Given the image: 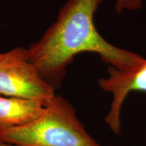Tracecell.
Wrapping results in <instances>:
<instances>
[{"mask_svg":"<svg viewBox=\"0 0 146 146\" xmlns=\"http://www.w3.org/2000/svg\"><path fill=\"white\" fill-rule=\"evenodd\" d=\"M102 1L68 0L55 23L27 49L29 61L55 89L64 78L67 66L81 53L98 54L109 66L123 70L135 68L145 59L111 44L99 33L94 15Z\"/></svg>","mask_w":146,"mask_h":146,"instance_id":"6da1fadb","label":"cell"},{"mask_svg":"<svg viewBox=\"0 0 146 146\" xmlns=\"http://www.w3.org/2000/svg\"><path fill=\"white\" fill-rule=\"evenodd\" d=\"M0 141L18 146H102L87 133L66 100L56 96L34 121L0 128Z\"/></svg>","mask_w":146,"mask_h":146,"instance_id":"7a4b0ae2","label":"cell"},{"mask_svg":"<svg viewBox=\"0 0 146 146\" xmlns=\"http://www.w3.org/2000/svg\"><path fill=\"white\" fill-rule=\"evenodd\" d=\"M0 95L45 102L56 96L55 89L29 61L23 47L3 53L0 60Z\"/></svg>","mask_w":146,"mask_h":146,"instance_id":"3957f363","label":"cell"},{"mask_svg":"<svg viewBox=\"0 0 146 146\" xmlns=\"http://www.w3.org/2000/svg\"><path fill=\"white\" fill-rule=\"evenodd\" d=\"M108 73V76L100 78L98 83L102 90L112 95V102L105 121L112 132L118 135L121 130V110L127 96L134 91L146 92V59L129 70L109 66Z\"/></svg>","mask_w":146,"mask_h":146,"instance_id":"277c9868","label":"cell"},{"mask_svg":"<svg viewBox=\"0 0 146 146\" xmlns=\"http://www.w3.org/2000/svg\"><path fill=\"white\" fill-rule=\"evenodd\" d=\"M47 102L0 95V128L19 127L34 121L44 112Z\"/></svg>","mask_w":146,"mask_h":146,"instance_id":"5b68a950","label":"cell"},{"mask_svg":"<svg viewBox=\"0 0 146 146\" xmlns=\"http://www.w3.org/2000/svg\"><path fill=\"white\" fill-rule=\"evenodd\" d=\"M141 0H116V6L119 8H131L137 5Z\"/></svg>","mask_w":146,"mask_h":146,"instance_id":"8992f818","label":"cell"},{"mask_svg":"<svg viewBox=\"0 0 146 146\" xmlns=\"http://www.w3.org/2000/svg\"><path fill=\"white\" fill-rule=\"evenodd\" d=\"M0 146H18V145H14V144H11V143H4V142L0 141Z\"/></svg>","mask_w":146,"mask_h":146,"instance_id":"52a82bcc","label":"cell"},{"mask_svg":"<svg viewBox=\"0 0 146 146\" xmlns=\"http://www.w3.org/2000/svg\"><path fill=\"white\" fill-rule=\"evenodd\" d=\"M3 54H1V53H0V60H1V58H3Z\"/></svg>","mask_w":146,"mask_h":146,"instance_id":"ba28073f","label":"cell"}]
</instances>
